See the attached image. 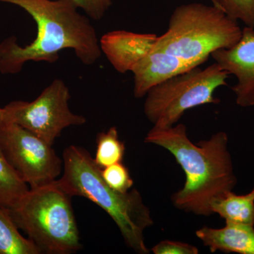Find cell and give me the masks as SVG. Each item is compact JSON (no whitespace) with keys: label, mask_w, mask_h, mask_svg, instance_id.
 <instances>
[{"label":"cell","mask_w":254,"mask_h":254,"mask_svg":"<svg viewBox=\"0 0 254 254\" xmlns=\"http://www.w3.org/2000/svg\"><path fill=\"white\" fill-rule=\"evenodd\" d=\"M16 5L33 18L37 26L34 41L20 46L15 36L0 43V72L17 73L27 62L53 64L60 51L73 50L83 64L92 65L101 57L100 40L91 18L78 11L73 0H0Z\"/></svg>","instance_id":"6da1fadb"},{"label":"cell","mask_w":254,"mask_h":254,"mask_svg":"<svg viewBox=\"0 0 254 254\" xmlns=\"http://www.w3.org/2000/svg\"><path fill=\"white\" fill-rule=\"evenodd\" d=\"M228 136L219 131L208 140L193 143L184 124L166 128L153 127L145 143L168 150L185 174L183 188L172 195L174 205L187 213L209 216L210 202L232 190L237 179L228 148Z\"/></svg>","instance_id":"7a4b0ae2"},{"label":"cell","mask_w":254,"mask_h":254,"mask_svg":"<svg viewBox=\"0 0 254 254\" xmlns=\"http://www.w3.org/2000/svg\"><path fill=\"white\" fill-rule=\"evenodd\" d=\"M63 157V175L57 180L60 188L71 197H83L104 210L116 224L127 247L137 254H149L143 234L154 222L138 190L122 193L108 186L94 158L81 147L70 145Z\"/></svg>","instance_id":"3957f363"},{"label":"cell","mask_w":254,"mask_h":254,"mask_svg":"<svg viewBox=\"0 0 254 254\" xmlns=\"http://www.w3.org/2000/svg\"><path fill=\"white\" fill-rule=\"evenodd\" d=\"M242 35L237 21L220 8L190 3L175 9L155 47L200 66L214 52L235 46Z\"/></svg>","instance_id":"277c9868"},{"label":"cell","mask_w":254,"mask_h":254,"mask_svg":"<svg viewBox=\"0 0 254 254\" xmlns=\"http://www.w3.org/2000/svg\"><path fill=\"white\" fill-rule=\"evenodd\" d=\"M71 199L55 181L29 189L18 204L7 210L40 254H73L82 245Z\"/></svg>","instance_id":"5b68a950"},{"label":"cell","mask_w":254,"mask_h":254,"mask_svg":"<svg viewBox=\"0 0 254 254\" xmlns=\"http://www.w3.org/2000/svg\"><path fill=\"white\" fill-rule=\"evenodd\" d=\"M230 73L217 63L197 66L157 85L147 93L144 113L153 127L173 126L187 110L206 104H218L217 88L227 86Z\"/></svg>","instance_id":"8992f818"},{"label":"cell","mask_w":254,"mask_h":254,"mask_svg":"<svg viewBox=\"0 0 254 254\" xmlns=\"http://www.w3.org/2000/svg\"><path fill=\"white\" fill-rule=\"evenodd\" d=\"M69 89L61 79H55L32 102L16 100L2 108L1 121L16 124L53 145L64 128L86 123L68 106Z\"/></svg>","instance_id":"52a82bcc"},{"label":"cell","mask_w":254,"mask_h":254,"mask_svg":"<svg viewBox=\"0 0 254 254\" xmlns=\"http://www.w3.org/2000/svg\"><path fill=\"white\" fill-rule=\"evenodd\" d=\"M52 146L19 125L0 121L1 150L30 189L53 183L63 171V160Z\"/></svg>","instance_id":"ba28073f"},{"label":"cell","mask_w":254,"mask_h":254,"mask_svg":"<svg viewBox=\"0 0 254 254\" xmlns=\"http://www.w3.org/2000/svg\"><path fill=\"white\" fill-rule=\"evenodd\" d=\"M215 63L237 78L232 87L236 103L242 108L254 105V28L245 26L240 41L228 49L211 54Z\"/></svg>","instance_id":"9c48e42d"},{"label":"cell","mask_w":254,"mask_h":254,"mask_svg":"<svg viewBox=\"0 0 254 254\" xmlns=\"http://www.w3.org/2000/svg\"><path fill=\"white\" fill-rule=\"evenodd\" d=\"M158 36L152 33L113 31L101 37L100 48L117 71H131L133 67L153 50Z\"/></svg>","instance_id":"30bf717a"},{"label":"cell","mask_w":254,"mask_h":254,"mask_svg":"<svg viewBox=\"0 0 254 254\" xmlns=\"http://www.w3.org/2000/svg\"><path fill=\"white\" fill-rule=\"evenodd\" d=\"M197 66H200L154 46L132 69L133 95L136 98H143L153 87Z\"/></svg>","instance_id":"8fae6325"},{"label":"cell","mask_w":254,"mask_h":254,"mask_svg":"<svg viewBox=\"0 0 254 254\" xmlns=\"http://www.w3.org/2000/svg\"><path fill=\"white\" fill-rule=\"evenodd\" d=\"M210 252L254 254V226L226 222L222 228L203 227L195 232Z\"/></svg>","instance_id":"7c38bea8"},{"label":"cell","mask_w":254,"mask_h":254,"mask_svg":"<svg viewBox=\"0 0 254 254\" xmlns=\"http://www.w3.org/2000/svg\"><path fill=\"white\" fill-rule=\"evenodd\" d=\"M210 207L213 214H218L225 222L254 226V188L245 195L230 190L214 198Z\"/></svg>","instance_id":"4fadbf2b"},{"label":"cell","mask_w":254,"mask_h":254,"mask_svg":"<svg viewBox=\"0 0 254 254\" xmlns=\"http://www.w3.org/2000/svg\"><path fill=\"white\" fill-rule=\"evenodd\" d=\"M29 189L10 165L0 147V207L6 210L14 208Z\"/></svg>","instance_id":"5bb4252c"},{"label":"cell","mask_w":254,"mask_h":254,"mask_svg":"<svg viewBox=\"0 0 254 254\" xmlns=\"http://www.w3.org/2000/svg\"><path fill=\"white\" fill-rule=\"evenodd\" d=\"M18 230L8 210L0 207V254H40L34 244Z\"/></svg>","instance_id":"9a60e30c"},{"label":"cell","mask_w":254,"mask_h":254,"mask_svg":"<svg viewBox=\"0 0 254 254\" xmlns=\"http://www.w3.org/2000/svg\"><path fill=\"white\" fill-rule=\"evenodd\" d=\"M96 144L94 161L101 170L114 164L123 163L126 148L120 140L116 127L100 132L97 135Z\"/></svg>","instance_id":"2e32d148"},{"label":"cell","mask_w":254,"mask_h":254,"mask_svg":"<svg viewBox=\"0 0 254 254\" xmlns=\"http://www.w3.org/2000/svg\"><path fill=\"white\" fill-rule=\"evenodd\" d=\"M222 9L232 19L254 28V0H218Z\"/></svg>","instance_id":"e0dca14e"},{"label":"cell","mask_w":254,"mask_h":254,"mask_svg":"<svg viewBox=\"0 0 254 254\" xmlns=\"http://www.w3.org/2000/svg\"><path fill=\"white\" fill-rule=\"evenodd\" d=\"M102 177L108 186L125 193L131 190L133 181L128 168L123 163L114 164L101 170Z\"/></svg>","instance_id":"ac0fdd59"},{"label":"cell","mask_w":254,"mask_h":254,"mask_svg":"<svg viewBox=\"0 0 254 254\" xmlns=\"http://www.w3.org/2000/svg\"><path fill=\"white\" fill-rule=\"evenodd\" d=\"M78 9L92 20L100 21L113 5L112 0H73Z\"/></svg>","instance_id":"d6986e66"},{"label":"cell","mask_w":254,"mask_h":254,"mask_svg":"<svg viewBox=\"0 0 254 254\" xmlns=\"http://www.w3.org/2000/svg\"><path fill=\"white\" fill-rule=\"evenodd\" d=\"M155 254H198V248L195 246L176 242V241L164 240L152 248Z\"/></svg>","instance_id":"ffe728a7"},{"label":"cell","mask_w":254,"mask_h":254,"mask_svg":"<svg viewBox=\"0 0 254 254\" xmlns=\"http://www.w3.org/2000/svg\"><path fill=\"white\" fill-rule=\"evenodd\" d=\"M211 1L212 4L215 5V6H218V7L222 9L221 6H220V4H219L218 0H210Z\"/></svg>","instance_id":"44dd1931"},{"label":"cell","mask_w":254,"mask_h":254,"mask_svg":"<svg viewBox=\"0 0 254 254\" xmlns=\"http://www.w3.org/2000/svg\"><path fill=\"white\" fill-rule=\"evenodd\" d=\"M1 118H2V108H0V121L1 120Z\"/></svg>","instance_id":"7402d4cb"}]
</instances>
